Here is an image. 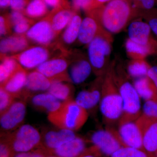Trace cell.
I'll list each match as a JSON object with an SVG mask.
<instances>
[{
	"label": "cell",
	"instance_id": "obj_15",
	"mask_svg": "<svg viewBox=\"0 0 157 157\" xmlns=\"http://www.w3.org/2000/svg\"><path fill=\"white\" fill-rule=\"evenodd\" d=\"M98 77L89 88L79 92L75 100L78 105L86 110L94 108L101 101L104 78Z\"/></svg>",
	"mask_w": 157,
	"mask_h": 157
},
{
	"label": "cell",
	"instance_id": "obj_49",
	"mask_svg": "<svg viewBox=\"0 0 157 157\" xmlns=\"http://www.w3.org/2000/svg\"><path fill=\"white\" fill-rule=\"evenodd\" d=\"M155 157H157V152L156 153L155 155Z\"/></svg>",
	"mask_w": 157,
	"mask_h": 157
},
{
	"label": "cell",
	"instance_id": "obj_45",
	"mask_svg": "<svg viewBox=\"0 0 157 157\" xmlns=\"http://www.w3.org/2000/svg\"><path fill=\"white\" fill-rule=\"evenodd\" d=\"M112 1H113V0H94L92 10L99 8L104 4Z\"/></svg>",
	"mask_w": 157,
	"mask_h": 157
},
{
	"label": "cell",
	"instance_id": "obj_19",
	"mask_svg": "<svg viewBox=\"0 0 157 157\" xmlns=\"http://www.w3.org/2000/svg\"><path fill=\"white\" fill-rule=\"evenodd\" d=\"M87 15L82 20L77 39L81 45H88L100 32L98 20L92 14Z\"/></svg>",
	"mask_w": 157,
	"mask_h": 157
},
{
	"label": "cell",
	"instance_id": "obj_46",
	"mask_svg": "<svg viewBox=\"0 0 157 157\" xmlns=\"http://www.w3.org/2000/svg\"><path fill=\"white\" fill-rule=\"evenodd\" d=\"M11 0H0L1 9H5L10 6Z\"/></svg>",
	"mask_w": 157,
	"mask_h": 157
},
{
	"label": "cell",
	"instance_id": "obj_30",
	"mask_svg": "<svg viewBox=\"0 0 157 157\" xmlns=\"http://www.w3.org/2000/svg\"><path fill=\"white\" fill-rule=\"evenodd\" d=\"M150 67L142 59H136L128 65V73L129 76L135 78L147 76Z\"/></svg>",
	"mask_w": 157,
	"mask_h": 157
},
{
	"label": "cell",
	"instance_id": "obj_26",
	"mask_svg": "<svg viewBox=\"0 0 157 157\" xmlns=\"http://www.w3.org/2000/svg\"><path fill=\"white\" fill-rule=\"evenodd\" d=\"M133 84L140 98L145 101L157 100V90L148 76L136 78Z\"/></svg>",
	"mask_w": 157,
	"mask_h": 157
},
{
	"label": "cell",
	"instance_id": "obj_23",
	"mask_svg": "<svg viewBox=\"0 0 157 157\" xmlns=\"http://www.w3.org/2000/svg\"><path fill=\"white\" fill-rule=\"evenodd\" d=\"M82 20L78 11H75L71 21L62 35L61 40L57 42L62 48L67 50L65 49V45H72L77 40Z\"/></svg>",
	"mask_w": 157,
	"mask_h": 157
},
{
	"label": "cell",
	"instance_id": "obj_11",
	"mask_svg": "<svg viewBox=\"0 0 157 157\" xmlns=\"http://www.w3.org/2000/svg\"><path fill=\"white\" fill-rule=\"evenodd\" d=\"M91 140L98 150L107 156H111L124 146L117 131L112 129L100 130L95 132L92 135Z\"/></svg>",
	"mask_w": 157,
	"mask_h": 157
},
{
	"label": "cell",
	"instance_id": "obj_17",
	"mask_svg": "<svg viewBox=\"0 0 157 157\" xmlns=\"http://www.w3.org/2000/svg\"><path fill=\"white\" fill-rule=\"evenodd\" d=\"M28 73L21 66L7 81L1 86L14 98L25 99L26 83Z\"/></svg>",
	"mask_w": 157,
	"mask_h": 157
},
{
	"label": "cell",
	"instance_id": "obj_22",
	"mask_svg": "<svg viewBox=\"0 0 157 157\" xmlns=\"http://www.w3.org/2000/svg\"><path fill=\"white\" fill-rule=\"evenodd\" d=\"M85 151V141L81 137L76 136L52 152L59 157H78Z\"/></svg>",
	"mask_w": 157,
	"mask_h": 157
},
{
	"label": "cell",
	"instance_id": "obj_50",
	"mask_svg": "<svg viewBox=\"0 0 157 157\" xmlns=\"http://www.w3.org/2000/svg\"><path fill=\"white\" fill-rule=\"evenodd\" d=\"M59 157L58 156H49V157Z\"/></svg>",
	"mask_w": 157,
	"mask_h": 157
},
{
	"label": "cell",
	"instance_id": "obj_41",
	"mask_svg": "<svg viewBox=\"0 0 157 157\" xmlns=\"http://www.w3.org/2000/svg\"><path fill=\"white\" fill-rule=\"evenodd\" d=\"M31 0H11L10 7L12 11L22 12Z\"/></svg>",
	"mask_w": 157,
	"mask_h": 157
},
{
	"label": "cell",
	"instance_id": "obj_35",
	"mask_svg": "<svg viewBox=\"0 0 157 157\" xmlns=\"http://www.w3.org/2000/svg\"><path fill=\"white\" fill-rule=\"evenodd\" d=\"M34 24L35 21L34 20L30 19L26 16L23 19L13 25L12 28L16 35H25Z\"/></svg>",
	"mask_w": 157,
	"mask_h": 157
},
{
	"label": "cell",
	"instance_id": "obj_3",
	"mask_svg": "<svg viewBox=\"0 0 157 157\" xmlns=\"http://www.w3.org/2000/svg\"><path fill=\"white\" fill-rule=\"evenodd\" d=\"M88 117L87 110L78 105L73 99L62 102L55 112L48 113V120L59 129L75 131L86 123Z\"/></svg>",
	"mask_w": 157,
	"mask_h": 157
},
{
	"label": "cell",
	"instance_id": "obj_40",
	"mask_svg": "<svg viewBox=\"0 0 157 157\" xmlns=\"http://www.w3.org/2000/svg\"><path fill=\"white\" fill-rule=\"evenodd\" d=\"M2 137L0 144V157H11L13 152L11 147L8 141Z\"/></svg>",
	"mask_w": 157,
	"mask_h": 157
},
{
	"label": "cell",
	"instance_id": "obj_8",
	"mask_svg": "<svg viewBox=\"0 0 157 157\" xmlns=\"http://www.w3.org/2000/svg\"><path fill=\"white\" fill-rule=\"evenodd\" d=\"M55 44L49 46L42 45L29 46L21 53L12 56L23 68L26 70H31L37 68L39 65L49 59L52 55L50 48Z\"/></svg>",
	"mask_w": 157,
	"mask_h": 157
},
{
	"label": "cell",
	"instance_id": "obj_33",
	"mask_svg": "<svg viewBox=\"0 0 157 157\" xmlns=\"http://www.w3.org/2000/svg\"><path fill=\"white\" fill-rule=\"evenodd\" d=\"M142 115L150 119L157 121V100L145 101Z\"/></svg>",
	"mask_w": 157,
	"mask_h": 157
},
{
	"label": "cell",
	"instance_id": "obj_1",
	"mask_svg": "<svg viewBox=\"0 0 157 157\" xmlns=\"http://www.w3.org/2000/svg\"><path fill=\"white\" fill-rule=\"evenodd\" d=\"M135 13L130 0H113L86 14L93 15L108 33H117L126 25Z\"/></svg>",
	"mask_w": 157,
	"mask_h": 157
},
{
	"label": "cell",
	"instance_id": "obj_27",
	"mask_svg": "<svg viewBox=\"0 0 157 157\" xmlns=\"http://www.w3.org/2000/svg\"><path fill=\"white\" fill-rule=\"evenodd\" d=\"M70 83L67 82H52L48 92L63 102L73 99L74 91Z\"/></svg>",
	"mask_w": 157,
	"mask_h": 157
},
{
	"label": "cell",
	"instance_id": "obj_47",
	"mask_svg": "<svg viewBox=\"0 0 157 157\" xmlns=\"http://www.w3.org/2000/svg\"><path fill=\"white\" fill-rule=\"evenodd\" d=\"M78 157H96L94 155L91 154L89 152L85 151L81 155Z\"/></svg>",
	"mask_w": 157,
	"mask_h": 157
},
{
	"label": "cell",
	"instance_id": "obj_4",
	"mask_svg": "<svg viewBox=\"0 0 157 157\" xmlns=\"http://www.w3.org/2000/svg\"><path fill=\"white\" fill-rule=\"evenodd\" d=\"M113 73L123 103L122 114L118 124L136 121L142 114L140 97L133 84L126 77L121 74H116L114 71Z\"/></svg>",
	"mask_w": 157,
	"mask_h": 157
},
{
	"label": "cell",
	"instance_id": "obj_14",
	"mask_svg": "<svg viewBox=\"0 0 157 157\" xmlns=\"http://www.w3.org/2000/svg\"><path fill=\"white\" fill-rule=\"evenodd\" d=\"M75 11L67 1L60 6L54 8L48 13V16L50 19L52 28L56 35L58 36L63 30L67 28L69 24Z\"/></svg>",
	"mask_w": 157,
	"mask_h": 157
},
{
	"label": "cell",
	"instance_id": "obj_32",
	"mask_svg": "<svg viewBox=\"0 0 157 157\" xmlns=\"http://www.w3.org/2000/svg\"><path fill=\"white\" fill-rule=\"evenodd\" d=\"M111 157H150L142 150L128 146H123L117 150Z\"/></svg>",
	"mask_w": 157,
	"mask_h": 157
},
{
	"label": "cell",
	"instance_id": "obj_12",
	"mask_svg": "<svg viewBox=\"0 0 157 157\" xmlns=\"http://www.w3.org/2000/svg\"><path fill=\"white\" fill-rule=\"evenodd\" d=\"M143 135V147L150 157H155L157 151V121L141 116L136 121Z\"/></svg>",
	"mask_w": 157,
	"mask_h": 157
},
{
	"label": "cell",
	"instance_id": "obj_5",
	"mask_svg": "<svg viewBox=\"0 0 157 157\" xmlns=\"http://www.w3.org/2000/svg\"><path fill=\"white\" fill-rule=\"evenodd\" d=\"M9 143L13 152L31 151L42 143V136L38 130L30 124L22 125L14 131L1 133Z\"/></svg>",
	"mask_w": 157,
	"mask_h": 157
},
{
	"label": "cell",
	"instance_id": "obj_36",
	"mask_svg": "<svg viewBox=\"0 0 157 157\" xmlns=\"http://www.w3.org/2000/svg\"><path fill=\"white\" fill-rule=\"evenodd\" d=\"M12 26L10 19V13H5L0 17V35L1 37L11 33Z\"/></svg>",
	"mask_w": 157,
	"mask_h": 157
},
{
	"label": "cell",
	"instance_id": "obj_34",
	"mask_svg": "<svg viewBox=\"0 0 157 157\" xmlns=\"http://www.w3.org/2000/svg\"><path fill=\"white\" fill-rule=\"evenodd\" d=\"M15 98L3 88H0V114L6 111L15 101Z\"/></svg>",
	"mask_w": 157,
	"mask_h": 157
},
{
	"label": "cell",
	"instance_id": "obj_7",
	"mask_svg": "<svg viewBox=\"0 0 157 157\" xmlns=\"http://www.w3.org/2000/svg\"><path fill=\"white\" fill-rule=\"evenodd\" d=\"M67 55L55 57L37 67L36 70L53 81L71 82L68 68L70 62L66 58Z\"/></svg>",
	"mask_w": 157,
	"mask_h": 157
},
{
	"label": "cell",
	"instance_id": "obj_48",
	"mask_svg": "<svg viewBox=\"0 0 157 157\" xmlns=\"http://www.w3.org/2000/svg\"><path fill=\"white\" fill-rule=\"evenodd\" d=\"M130 1L132 3L133 8L135 9V7L138 5V4L140 3L141 0H130Z\"/></svg>",
	"mask_w": 157,
	"mask_h": 157
},
{
	"label": "cell",
	"instance_id": "obj_20",
	"mask_svg": "<svg viewBox=\"0 0 157 157\" xmlns=\"http://www.w3.org/2000/svg\"><path fill=\"white\" fill-rule=\"evenodd\" d=\"M151 31L147 23L139 20L132 21L128 27V39L140 45H149Z\"/></svg>",
	"mask_w": 157,
	"mask_h": 157
},
{
	"label": "cell",
	"instance_id": "obj_29",
	"mask_svg": "<svg viewBox=\"0 0 157 157\" xmlns=\"http://www.w3.org/2000/svg\"><path fill=\"white\" fill-rule=\"evenodd\" d=\"M0 85L2 86L16 71L21 65L12 56L1 58Z\"/></svg>",
	"mask_w": 157,
	"mask_h": 157
},
{
	"label": "cell",
	"instance_id": "obj_43",
	"mask_svg": "<svg viewBox=\"0 0 157 157\" xmlns=\"http://www.w3.org/2000/svg\"><path fill=\"white\" fill-rule=\"evenodd\" d=\"M148 24L152 32L157 36V16H153L149 20Z\"/></svg>",
	"mask_w": 157,
	"mask_h": 157
},
{
	"label": "cell",
	"instance_id": "obj_39",
	"mask_svg": "<svg viewBox=\"0 0 157 157\" xmlns=\"http://www.w3.org/2000/svg\"><path fill=\"white\" fill-rule=\"evenodd\" d=\"M47 151L45 148H41L35 151L18 153L14 157H46Z\"/></svg>",
	"mask_w": 157,
	"mask_h": 157
},
{
	"label": "cell",
	"instance_id": "obj_10",
	"mask_svg": "<svg viewBox=\"0 0 157 157\" xmlns=\"http://www.w3.org/2000/svg\"><path fill=\"white\" fill-rule=\"evenodd\" d=\"M29 41L42 46H49L56 43L57 38L48 16L42 18L30 28L25 34Z\"/></svg>",
	"mask_w": 157,
	"mask_h": 157
},
{
	"label": "cell",
	"instance_id": "obj_2",
	"mask_svg": "<svg viewBox=\"0 0 157 157\" xmlns=\"http://www.w3.org/2000/svg\"><path fill=\"white\" fill-rule=\"evenodd\" d=\"M100 104L106 124L110 125L118 122L122 114V100L111 70H108L104 76Z\"/></svg>",
	"mask_w": 157,
	"mask_h": 157
},
{
	"label": "cell",
	"instance_id": "obj_13",
	"mask_svg": "<svg viewBox=\"0 0 157 157\" xmlns=\"http://www.w3.org/2000/svg\"><path fill=\"white\" fill-rule=\"evenodd\" d=\"M118 126V134L124 146L134 147L144 151L143 135L136 121L127 122Z\"/></svg>",
	"mask_w": 157,
	"mask_h": 157
},
{
	"label": "cell",
	"instance_id": "obj_28",
	"mask_svg": "<svg viewBox=\"0 0 157 157\" xmlns=\"http://www.w3.org/2000/svg\"><path fill=\"white\" fill-rule=\"evenodd\" d=\"M22 12L27 17L33 20L43 18L50 12L44 0H31Z\"/></svg>",
	"mask_w": 157,
	"mask_h": 157
},
{
	"label": "cell",
	"instance_id": "obj_37",
	"mask_svg": "<svg viewBox=\"0 0 157 157\" xmlns=\"http://www.w3.org/2000/svg\"><path fill=\"white\" fill-rule=\"evenodd\" d=\"M94 0H72V8L74 11L82 10L86 13L92 10Z\"/></svg>",
	"mask_w": 157,
	"mask_h": 157
},
{
	"label": "cell",
	"instance_id": "obj_21",
	"mask_svg": "<svg viewBox=\"0 0 157 157\" xmlns=\"http://www.w3.org/2000/svg\"><path fill=\"white\" fill-rule=\"evenodd\" d=\"M69 75L71 82L79 84L84 82L93 71L91 65L88 59L80 58L70 63Z\"/></svg>",
	"mask_w": 157,
	"mask_h": 157
},
{
	"label": "cell",
	"instance_id": "obj_38",
	"mask_svg": "<svg viewBox=\"0 0 157 157\" xmlns=\"http://www.w3.org/2000/svg\"><path fill=\"white\" fill-rule=\"evenodd\" d=\"M157 3V0H141L135 7V10L137 12L140 9L147 12L153 9Z\"/></svg>",
	"mask_w": 157,
	"mask_h": 157
},
{
	"label": "cell",
	"instance_id": "obj_18",
	"mask_svg": "<svg viewBox=\"0 0 157 157\" xmlns=\"http://www.w3.org/2000/svg\"><path fill=\"white\" fill-rule=\"evenodd\" d=\"M42 136L45 149L52 152L68 141L76 137L74 131L68 129H60L58 131H47Z\"/></svg>",
	"mask_w": 157,
	"mask_h": 157
},
{
	"label": "cell",
	"instance_id": "obj_9",
	"mask_svg": "<svg viewBox=\"0 0 157 157\" xmlns=\"http://www.w3.org/2000/svg\"><path fill=\"white\" fill-rule=\"evenodd\" d=\"M26 113V105L24 100L14 101L6 111L0 114L2 133L14 131L22 125Z\"/></svg>",
	"mask_w": 157,
	"mask_h": 157
},
{
	"label": "cell",
	"instance_id": "obj_25",
	"mask_svg": "<svg viewBox=\"0 0 157 157\" xmlns=\"http://www.w3.org/2000/svg\"><path fill=\"white\" fill-rule=\"evenodd\" d=\"M52 81L36 70L28 73L25 85L27 91H42L48 90Z\"/></svg>",
	"mask_w": 157,
	"mask_h": 157
},
{
	"label": "cell",
	"instance_id": "obj_24",
	"mask_svg": "<svg viewBox=\"0 0 157 157\" xmlns=\"http://www.w3.org/2000/svg\"><path fill=\"white\" fill-rule=\"evenodd\" d=\"M30 98L34 107L45 110L48 113L57 110L63 102L48 92L38 94Z\"/></svg>",
	"mask_w": 157,
	"mask_h": 157
},
{
	"label": "cell",
	"instance_id": "obj_42",
	"mask_svg": "<svg viewBox=\"0 0 157 157\" xmlns=\"http://www.w3.org/2000/svg\"><path fill=\"white\" fill-rule=\"evenodd\" d=\"M147 76L152 82L157 90V66L150 67Z\"/></svg>",
	"mask_w": 157,
	"mask_h": 157
},
{
	"label": "cell",
	"instance_id": "obj_31",
	"mask_svg": "<svg viewBox=\"0 0 157 157\" xmlns=\"http://www.w3.org/2000/svg\"><path fill=\"white\" fill-rule=\"evenodd\" d=\"M127 52L132 57L136 59H142L151 52L150 45H143L137 44L129 39L125 43Z\"/></svg>",
	"mask_w": 157,
	"mask_h": 157
},
{
	"label": "cell",
	"instance_id": "obj_16",
	"mask_svg": "<svg viewBox=\"0 0 157 157\" xmlns=\"http://www.w3.org/2000/svg\"><path fill=\"white\" fill-rule=\"evenodd\" d=\"M29 40L25 35H12L1 40V58L21 53L29 47Z\"/></svg>",
	"mask_w": 157,
	"mask_h": 157
},
{
	"label": "cell",
	"instance_id": "obj_44",
	"mask_svg": "<svg viewBox=\"0 0 157 157\" xmlns=\"http://www.w3.org/2000/svg\"><path fill=\"white\" fill-rule=\"evenodd\" d=\"M47 6L55 8L60 6L66 0H44Z\"/></svg>",
	"mask_w": 157,
	"mask_h": 157
},
{
	"label": "cell",
	"instance_id": "obj_6",
	"mask_svg": "<svg viewBox=\"0 0 157 157\" xmlns=\"http://www.w3.org/2000/svg\"><path fill=\"white\" fill-rule=\"evenodd\" d=\"M110 42L100 32L88 45V56L93 71L102 76L107 70V60L111 53Z\"/></svg>",
	"mask_w": 157,
	"mask_h": 157
}]
</instances>
